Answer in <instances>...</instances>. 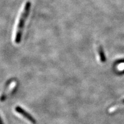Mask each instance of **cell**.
<instances>
[{"mask_svg":"<svg viewBox=\"0 0 124 124\" xmlns=\"http://www.w3.org/2000/svg\"><path fill=\"white\" fill-rule=\"evenodd\" d=\"M31 2L30 1H27L25 4L23 11L21 12L16 26L15 39H14V41H15L16 44H20V42H21L25 24L26 20H27L28 17L29 16V12H30L31 10Z\"/></svg>","mask_w":124,"mask_h":124,"instance_id":"cell-1","label":"cell"},{"mask_svg":"<svg viewBox=\"0 0 124 124\" xmlns=\"http://www.w3.org/2000/svg\"><path fill=\"white\" fill-rule=\"evenodd\" d=\"M15 110L16 112L19 113V114H21V116H23V117L25 118L26 119H27L29 121L31 122H32V123H33L34 124L36 123V121L35 119L32 116H31L30 114H29L28 113H27L24 109H23V108H21V107L20 106L16 107Z\"/></svg>","mask_w":124,"mask_h":124,"instance_id":"cell-2","label":"cell"},{"mask_svg":"<svg viewBox=\"0 0 124 124\" xmlns=\"http://www.w3.org/2000/svg\"><path fill=\"white\" fill-rule=\"evenodd\" d=\"M98 53L99 55H100L101 61L102 62H105L106 61V58H105V56L104 54V52H103V49L101 46H100L98 48Z\"/></svg>","mask_w":124,"mask_h":124,"instance_id":"cell-3","label":"cell"},{"mask_svg":"<svg viewBox=\"0 0 124 124\" xmlns=\"http://www.w3.org/2000/svg\"><path fill=\"white\" fill-rule=\"evenodd\" d=\"M0 124H2V122H1V119H0Z\"/></svg>","mask_w":124,"mask_h":124,"instance_id":"cell-4","label":"cell"}]
</instances>
